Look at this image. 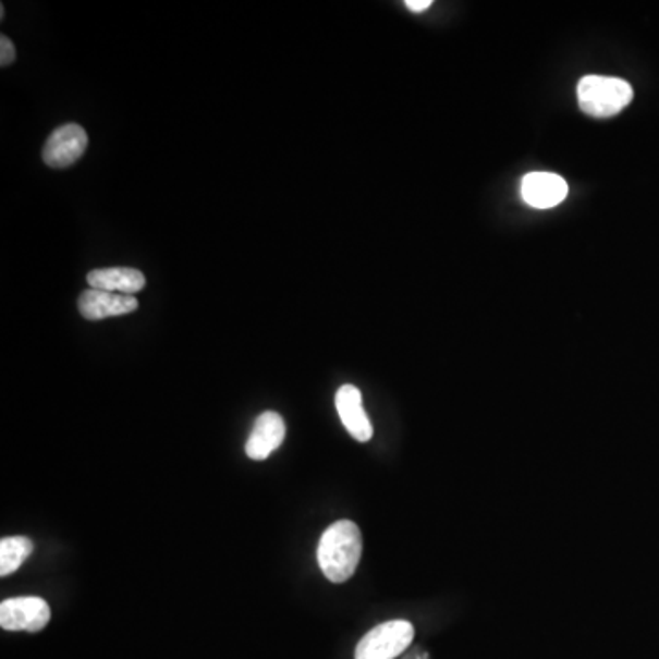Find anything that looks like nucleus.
Wrapping results in <instances>:
<instances>
[{"label": "nucleus", "instance_id": "8", "mask_svg": "<svg viewBox=\"0 0 659 659\" xmlns=\"http://www.w3.org/2000/svg\"><path fill=\"white\" fill-rule=\"evenodd\" d=\"M284 438H286V424L281 414L273 411L263 413L253 425L252 435L247 438L246 454L257 462L266 460L281 448Z\"/></svg>", "mask_w": 659, "mask_h": 659}, {"label": "nucleus", "instance_id": "6", "mask_svg": "<svg viewBox=\"0 0 659 659\" xmlns=\"http://www.w3.org/2000/svg\"><path fill=\"white\" fill-rule=\"evenodd\" d=\"M138 298L125 293L103 292V290H86L77 301L81 316L88 321H101L107 317L126 316L138 310Z\"/></svg>", "mask_w": 659, "mask_h": 659}, {"label": "nucleus", "instance_id": "9", "mask_svg": "<svg viewBox=\"0 0 659 659\" xmlns=\"http://www.w3.org/2000/svg\"><path fill=\"white\" fill-rule=\"evenodd\" d=\"M335 408L344 429L357 442H368L373 438V424L363 408V395L354 385H343L335 394Z\"/></svg>", "mask_w": 659, "mask_h": 659}, {"label": "nucleus", "instance_id": "4", "mask_svg": "<svg viewBox=\"0 0 659 659\" xmlns=\"http://www.w3.org/2000/svg\"><path fill=\"white\" fill-rule=\"evenodd\" d=\"M52 620V610L40 597H13L0 605V626L10 632H40Z\"/></svg>", "mask_w": 659, "mask_h": 659}, {"label": "nucleus", "instance_id": "7", "mask_svg": "<svg viewBox=\"0 0 659 659\" xmlns=\"http://www.w3.org/2000/svg\"><path fill=\"white\" fill-rule=\"evenodd\" d=\"M521 195L527 206L535 209H550L559 206L566 198V180L553 172H529L522 180Z\"/></svg>", "mask_w": 659, "mask_h": 659}, {"label": "nucleus", "instance_id": "5", "mask_svg": "<svg viewBox=\"0 0 659 659\" xmlns=\"http://www.w3.org/2000/svg\"><path fill=\"white\" fill-rule=\"evenodd\" d=\"M88 136L83 126L77 123H66L48 136L42 149V160L53 169H64L74 166L81 156L85 155Z\"/></svg>", "mask_w": 659, "mask_h": 659}, {"label": "nucleus", "instance_id": "2", "mask_svg": "<svg viewBox=\"0 0 659 659\" xmlns=\"http://www.w3.org/2000/svg\"><path fill=\"white\" fill-rule=\"evenodd\" d=\"M634 98V90L625 80L586 75L577 85V99L583 112L594 118H610L625 110Z\"/></svg>", "mask_w": 659, "mask_h": 659}, {"label": "nucleus", "instance_id": "1", "mask_svg": "<svg viewBox=\"0 0 659 659\" xmlns=\"http://www.w3.org/2000/svg\"><path fill=\"white\" fill-rule=\"evenodd\" d=\"M362 553V532L356 522L338 521L322 534L317 548V561L325 577L341 585L356 574Z\"/></svg>", "mask_w": 659, "mask_h": 659}, {"label": "nucleus", "instance_id": "10", "mask_svg": "<svg viewBox=\"0 0 659 659\" xmlns=\"http://www.w3.org/2000/svg\"><path fill=\"white\" fill-rule=\"evenodd\" d=\"M86 281L94 290L103 292L125 293L134 295L145 288V276L134 268H103L93 270L86 276Z\"/></svg>", "mask_w": 659, "mask_h": 659}, {"label": "nucleus", "instance_id": "12", "mask_svg": "<svg viewBox=\"0 0 659 659\" xmlns=\"http://www.w3.org/2000/svg\"><path fill=\"white\" fill-rule=\"evenodd\" d=\"M15 61V45L7 35L0 39V66H10Z\"/></svg>", "mask_w": 659, "mask_h": 659}, {"label": "nucleus", "instance_id": "13", "mask_svg": "<svg viewBox=\"0 0 659 659\" xmlns=\"http://www.w3.org/2000/svg\"><path fill=\"white\" fill-rule=\"evenodd\" d=\"M430 4H432L430 0H407L405 2V7L414 13L425 12L427 8H430Z\"/></svg>", "mask_w": 659, "mask_h": 659}, {"label": "nucleus", "instance_id": "11", "mask_svg": "<svg viewBox=\"0 0 659 659\" xmlns=\"http://www.w3.org/2000/svg\"><path fill=\"white\" fill-rule=\"evenodd\" d=\"M32 551L34 542L28 537H4L0 540V575L8 577L17 572Z\"/></svg>", "mask_w": 659, "mask_h": 659}, {"label": "nucleus", "instance_id": "3", "mask_svg": "<svg viewBox=\"0 0 659 659\" xmlns=\"http://www.w3.org/2000/svg\"><path fill=\"white\" fill-rule=\"evenodd\" d=\"M414 629L408 621H387L357 643L356 659H395L413 643Z\"/></svg>", "mask_w": 659, "mask_h": 659}]
</instances>
